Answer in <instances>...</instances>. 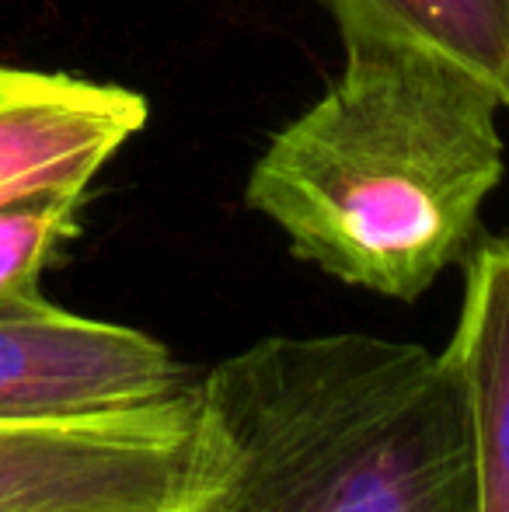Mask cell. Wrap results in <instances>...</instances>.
<instances>
[{
	"label": "cell",
	"instance_id": "2",
	"mask_svg": "<svg viewBox=\"0 0 509 512\" xmlns=\"http://www.w3.org/2000/svg\"><path fill=\"white\" fill-rule=\"evenodd\" d=\"M499 108L447 63L346 42V70L272 136L245 203L300 262L412 304L468 255L503 182Z\"/></svg>",
	"mask_w": 509,
	"mask_h": 512
},
{
	"label": "cell",
	"instance_id": "5",
	"mask_svg": "<svg viewBox=\"0 0 509 512\" xmlns=\"http://www.w3.org/2000/svg\"><path fill=\"white\" fill-rule=\"evenodd\" d=\"M447 349L471 401L478 512H509V234L485 237L468 255Z\"/></svg>",
	"mask_w": 509,
	"mask_h": 512
},
{
	"label": "cell",
	"instance_id": "7",
	"mask_svg": "<svg viewBox=\"0 0 509 512\" xmlns=\"http://www.w3.org/2000/svg\"><path fill=\"white\" fill-rule=\"evenodd\" d=\"M88 189H42L0 203V314L42 300V272L77 234Z\"/></svg>",
	"mask_w": 509,
	"mask_h": 512
},
{
	"label": "cell",
	"instance_id": "4",
	"mask_svg": "<svg viewBox=\"0 0 509 512\" xmlns=\"http://www.w3.org/2000/svg\"><path fill=\"white\" fill-rule=\"evenodd\" d=\"M199 380L157 338L39 304L0 314V425H60L171 405Z\"/></svg>",
	"mask_w": 509,
	"mask_h": 512
},
{
	"label": "cell",
	"instance_id": "6",
	"mask_svg": "<svg viewBox=\"0 0 509 512\" xmlns=\"http://www.w3.org/2000/svg\"><path fill=\"white\" fill-rule=\"evenodd\" d=\"M346 42H384L447 63L509 105V0H325Z\"/></svg>",
	"mask_w": 509,
	"mask_h": 512
},
{
	"label": "cell",
	"instance_id": "1",
	"mask_svg": "<svg viewBox=\"0 0 509 512\" xmlns=\"http://www.w3.org/2000/svg\"><path fill=\"white\" fill-rule=\"evenodd\" d=\"M185 512H478L454 352L276 335L217 363Z\"/></svg>",
	"mask_w": 509,
	"mask_h": 512
},
{
	"label": "cell",
	"instance_id": "3",
	"mask_svg": "<svg viewBox=\"0 0 509 512\" xmlns=\"http://www.w3.org/2000/svg\"><path fill=\"white\" fill-rule=\"evenodd\" d=\"M199 387L171 405L60 425H0V512H185Z\"/></svg>",
	"mask_w": 509,
	"mask_h": 512
}]
</instances>
